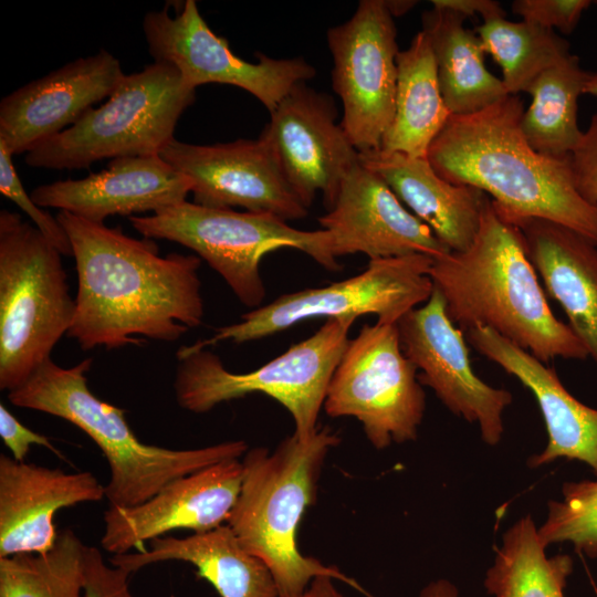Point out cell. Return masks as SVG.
<instances>
[{"label": "cell", "instance_id": "60d3db41", "mask_svg": "<svg viewBox=\"0 0 597 597\" xmlns=\"http://www.w3.org/2000/svg\"><path fill=\"white\" fill-rule=\"evenodd\" d=\"M386 2L388 6V9L390 10L394 17L406 13L416 3V1H386Z\"/></svg>", "mask_w": 597, "mask_h": 597}, {"label": "cell", "instance_id": "83f0119b", "mask_svg": "<svg viewBox=\"0 0 597 597\" xmlns=\"http://www.w3.org/2000/svg\"><path fill=\"white\" fill-rule=\"evenodd\" d=\"M596 77L569 53L533 82L527 91L532 103L521 119L533 149L553 158L570 157L584 134L577 122L578 97L588 94Z\"/></svg>", "mask_w": 597, "mask_h": 597}, {"label": "cell", "instance_id": "b9f144b4", "mask_svg": "<svg viewBox=\"0 0 597 597\" xmlns=\"http://www.w3.org/2000/svg\"><path fill=\"white\" fill-rule=\"evenodd\" d=\"M588 94L589 95H594V96H597V78L594 81V83L591 84L589 91H588Z\"/></svg>", "mask_w": 597, "mask_h": 597}, {"label": "cell", "instance_id": "5bb4252c", "mask_svg": "<svg viewBox=\"0 0 597 597\" xmlns=\"http://www.w3.org/2000/svg\"><path fill=\"white\" fill-rule=\"evenodd\" d=\"M446 306L443 295L433 286L427 302L400 318L397 326L402 352L421 371L419 381L453 415L478 425L482 441L494 447L502 439L503 415L513 396L473 371L463 331L450 320Z\"/></svg>", "mask_w": 597, "mask_h": 597}, {"label": "cell", "instance_id": "9c48e42d", "mask_svg": "<svg viewBox=\"0 0 597 597\" xmlns=\"http://www.w3.org/2000/svg\"><path fill=\"white\" fill-rule=\"evenodd\" d=\"M128 220L144 238L168 240L192 250L221 275L242 304L253 310L265 297L260 262L277 249L300 250L328 271L342 268L326 230H298L266 212H240L182 201Z\"/></svg>", "mask_w": 597, "mask_h": 597}, {"label": "cell", "instance_id": "7402d4cb", "mask_svg": "<svg viewBox=\"0 0 597 597\" xmlns=\"http://www.w3.org/2000/svg\"><path fill=\"white\" fill-rule=\"evenodd\" d=\"M104 496L105 485L91 472L67 473L1 454L0 557L50 551L59 534L54 514Z\"/></svg>", "mask_w": 597, "mask_h": 597}, {"label": "cell", "instance_id": "484cf974", "mask_svg": "<svg viewBox=\"0 0 597 597\" xmlns=\"http://www.w3.org/2000/svg\"><path fill=\"white\" fill-rule=\"evenodd\" d=\"M465 17L440 7L422 13V31L434 55L442 98L452 115L480 112L510 95L484 64V49Z\"/></svg>", "mask_w": 597, "mask_h": 597}, {"label": "cell", "instance_id": "8d00e7d4", "mask_svg": "<svg viewBox=\"0 0 597 597\" xmlns=\"http://www.w3.org/2000/svg\"><path fill=\"white\" fill-rule=\"evenodd\" d=\"M0 436L15 461L24 462L32 444L43 446L56 454L59 450L50 440L22 425L6 407L0 405Z\"/></svg>", "mask_w": 597, "mask_h": 597}, {"label": "cell", "instance_id": "d6a6232c", "mask_svg": "<svg viewBox=\"0 0 597 597\" xmlns=\"http://www.w3.org/2000/svg\"><path fill=\"white\" fill-rule=\"evenodd\" d=\"M13 155L7 145L0 140V192L14 202L42 234L61 252L72 255L70 239L56 217L39 207L27 193L12 163Z\"/></svg>", "mask_w": 597, "mask_h": 597}, {"label": "cell", "instance_id": "30bf717a", "mask_svg": "<svg viewBox=\"0 0 597 597\" xmlns=\"http://www.w3.org/2000/svg\"><path fill=\"white\" fill-rule=\"evenodd\" d=\"M431 264L432 258L425 254L369 260L367 268L355 276L281 295L242 314L240 322L219 327L211 337L185 347L200 350L224 341L247 343L315 317L356 320L374 314L378 323L397 324L430 297Z\"/></svg>", "mask_w": 597, "mask_h": 597}, {"label": "cell", "instance_id": "74e56055", "mask_svg": "<svg viewBox=\"0 0 597 597\" xmlns=\"http://www.w3.org/2000/svg\"><path fill=\"white\" fill-rule=\"evenodd\" d=\"M433 7L455 11L465 18L479 14L483 22L505 18L501 3L493 0H432Z\"/></svg>", "mask_w": 597, "mask_h": 597}, {"label": "cell", "instance_id": "d4e9b609", "mask_svg": "<svg viewBox=\"0 0 597 597\" xmlns=\"http://www.w3.org/2000/svg\"><path fill=\"white\" fill-rule=\"evenodd\" d=\"M167 561L193 565L220 597H280L270 569L242 547L228 524L184 538L157 537L149 549L113 555L109 563L132 574Z\"/></svg>", "mask_w": 597, "mask_h": 597}, {"label": "cell", "instance_id": "f35d334b", "mask_svg": "<svg viewBox=\"0 0 597 597\" xmlns=\"http://www.w3.org/2000/svg\"><path fill=\"white\" fill-rule=\"evenodd\" d=\"M294 597H345L331 577H316L308 587L300 595Z\"/></svg>", "mask_w": 597, "mask_h": 597}, {"label": "cell", "instance_id": "3957f363", "mask_svg": "<svg viewBox=\"0 0 597 597\" xmlns=\"http://www.w3.org/2000/svg\"><path fill=\"white\" fill-rule=\"evenodd\" d=\"M429 276L460 329L488 327L541 362L588 353L551 310L520 229L486 201L471 247L432 259Z\"/></svg>", "mask_w": 597, "mask_h": 597}, {"label": "cell", "instance_id": "603a6c76", "mask_svg": "<svg viewBox=\"0 0 597 597\" xmlns=\"http://www.w3.org/2000/svg\"><path fill=\"white\" fill-rule=\"evenodd\" d=\"M359 163L378 175L412 213L452 252L468 250L479 230L489 196L441 178L427 158L376 149Z\"/></svg>", "mask_w": 597, "mask_h": 597}, {"label": "cell", "instance_id": "d590c367", "mask_svg": "<svg viewBox=\"0 0 597 597\" xmlns=\"http://www.w3.org/2000/svg\"><path fill=\"white\" fill-rule=\"evenodd\" d=\"M570 167L579 193L597 205V114L591 117L579 145L570 155Z\"/></svg>", "mask_w": 597, "mask_h": 597}, {"label": "cell", "instance_id": "7c38bea8", "mask_svg": "<svg viewBox=\"0 0 597 597\" xmlns=\"http://www.w3.org/2000/svg\"><path fill=\"white\" fill-rule=\"evenodd\" d=\"M332 87L342 126L358 153L380 149L395 115L397 29L386 0H362L346 22L327 31Z\"/></svg>", "mask_w": 597, "mask_h": 597}, {"label": "cell", "instance_id": "ba28073f", "mask_svg": "<svg viewBox=\"0 0 597 597\" xmlns=\"http://www.w3.org/2000/svg\"><path fill=\"white\" fill-rule=\"evenodd\" d=\"M195 98L196 88L185 83L176 67L154 62L125 74L104 104L29 150L25 164L78 169L105 158L160 155Z\"/></svg>", "mask_w": 597, "mask_h": 597}, {"label": "cell", "instance_id": "4dcf8cb0", "mask_svg": "<svg viewBox=\"0 0 597 597\" xmlns=\"http://www.w3.org/2000/svg\"><path fill=\"white\" fill-rule=\"evenodd\" d=\"M475 32L485 53L500 65L501 80L512 95L527 93L545 70L570 53L568 42L555 31L523 20L485 21Z\"/></svg>", "mask_w": 597, "mask_h": 597}, {"label": "cell", "instance_id": "52a82bcc", "mask_svg": "<svg viewBox=\"0 0 597 597\" xmlns=\"http://www.w3.org/2000/svg\"><path fill=\"white\" fill-rule=\"evenodd\" d=\"M354 321L327 318L308 338L243 374L229 371L219 356L207 348L188 350L181 346L174 383L177 402L188 411L205 413L222 402L261 392L291 413L293 434L307 440L318 429L327 388L349 342Z\"/></svg>", "mask_w": 597, "mask_h": 597}, {"label": "cell", "instance_id": "836d02e7", "mask_svg": "<svg viewBox=\"0 0 597 597\" xmlns=\"http://www.w3.org/2000/svg\"><path fill=\"white\" fill-rule=\"evenodd\" d=\"M591 4L590 0H515L512 11L523 21L569 34Z\"/></svg>", "mask_w": 597, "mask_h": 597}, {"label": "cell", "instance_id": "d6986e66", "mask_svg": "<svg viewBox=\"0 0 597 597\" xmlns=\"http://www.w3.org/2000/svg\"><path fill=\"white\" fill-rule=\"evenodd\" d=\"M124 76L119 60L101 49L19 87L0 102V140L13 156L27 154L108 98Z\"/></svg>", "mask_w": 597, "mask_h": 597}, {"label": "cell", "instance_id": "44dd1931", "mask_svg": "<svg viewBox=\"0 0 597 597\" xmlns=\"http://www.w3.org/2000/svg\"><path fill=\"white\" fill-rule=\"evenodd\" d=\"M469 343L483 356L520 380L541 410L547 442L531 455L532 469L557 459L586 463L597 476V409L574 397L554 368L488 327L467 331Z\"/></svg>", "mask_w": 597, "mask_h": 597}, {"label": "cell", "instance_id": "8fae6325", "mask_svg": "<svg viewBox=\"0 0 597 597\" xmlns=\"http://www.w3.org/2000/svg\"><path fill=\"white\" fill-rule=\"evenodd\" d=\"M323 409L333 418L357 419L377 450L418 438L426 395L417 367L402 352L397 324L364 325L348 342Z\"/></svg>", "mask_w": 597, "mask_h": 597}, {"label": "cell", "instance_id": "e0dca14e", "mask_svg": "<svg viewBox=\"0 0 597 597\" xmlns=\"http://www.w3.org/2000/svg\"><path fill=\"white\" fill-rule=\"evenodd\" d=\"M242 476L240 459L224 460L168 482L142 504L109 505L104 513L103 549L125 554L175 530L205 533L227 524Z\"/></svg>", "mask_w": 597, "mask_h": 597}, {"label": "cell", "instance_id": "4316f807", "mask_svg": "<svg viewBox=\"0 0 597 597\" xmlns=\"http://www.w3.org/2000/svg\"><path fill=\"white\" fill-rule=\"evenodd\" d=\"M450 115L440 92L429 38L421 30L397 55L395 115L380 149L427 158L429 146Z\"/></svg>", "mask_w": 597, "mask_h": 597}, {"label": "cell", "instance_id": "e575fe53", "mask_svg": "<svg viewBox=\"0 0 597 597\" xmlns=\"http://www.w3.org/2000/svg\"><path fill=\"white\" fill-rule=\"evenodd\" d=\"M84 597H135L129 588L127 570L105 563L94 546L85 548Z\"/></svg>", "mask_w": 597, "mask_h": 597}, {"label": "cell", "instance_id": "8992f818", "mask_svg": "<svg viewBox=\"0 0 597 597\" xmlns=\"http://www.w3.org/2000/svg\"><path fill=\"white\" fill-rule=\"evenodd\" d=\"M61 252L17 212L0 211V388L51 358L75 315Z\"/></svg>", "mask_w": 597, "mask_h": 597}, {"label": "cell", "instance_id": "4fadbf2b", "mask_svg": "<svg viewBox=\"0 0 597 597\" xmlns=\"http://www.w3.org/2000/svg\"><path fill=\"white\" fill-rule=\"evenodd\" d=\"M143 32L154 62L176 67L190 87L210 83L238 86L270 113L297 83L316 74L302 57L259 54L258 62L252 63L234 55L228 41L209 28L195 0L181 2L174 15L166 9L147 12Z\"/></svg>", "mask_w": 597, "mask_h": 597}, {"label": "cell", "instance_id": "ffe728a7", "mask_svg": "<svg viewBox=\"0 0 597 597\" xmlns=\"http://www.w3.org/2000/svg\"><path fill=\"white\" fill-rule=\"evenodd\" d=\"M189 192V179L154 155L114 158L104 170L38 186L30 196L41 208L104 223L115 214L155 213L186 201Z\"/></svg>", "mask_w": 597, "mask_h": 597}, {"label": "cell", "instance_id": "2e32d148", "mask_svg": "<svg viewBox=\"0 0 597 597\" xmlns=\"http://www.w3.org/2000/svg\"><path fill=\"white\" fill-rule=\"evenodd\" d=\"M261 137L269 144L298 199L310 208L321 192L332 208L347 174L358 164V150L325 93L297 83L270 113Z\"/></svg>", "mask_w": 597, "mask_h": 597}, {"label": "cell", "instance_id": "7a4b0ae2", "mask_svg": "<svg viewBox=\"0 0 597 597\" xmlns=\"http://www.w3.org/2000/svg\"><path fill=\"white\" fill-rule=\"evenodd\" d=\"M523 113L522 100L510 94L480 112L451 114L429 146V164L444 180L489 195L512 223L546 219L597 245V205L579 193L570 157L533 149L521 128Z\"/></svg>", "mask_w": 597, "mask_h": 597}, {"label": "cell", "instance_id": "5b68a950", "mask_svg": "<svg viewBox=\"0 0 597 597\" xmlns=\"http://www.w3.org/2000/svg\"><path fill=\"white\" fill-rule=\"evenodd\" d=\"M92 359L69 368L51 358L18 388L9 401L62 418L85 432L101 449L109 467L105 496L109 505L130 507L154 496L168 482L249 450L243 440L197 449H168L142 442L125 419V411L98 399L87 386Z\"/></svg>", "mask_w": 597, "mask_h": 597}, {"label": "cell", "instance_id": "1f68e13d", "mask_svg": "<svg viewBox=\"0 0 597 597\" xmlns=\"http://www.w3.org/2000/svg\"><path fill=\"white\" fill-rule=\"evenodd\" d=\"M538 533L547 547L569 543L577 552L596 558L597 480L564 483L562 499L548 501Z\"/></svg>", "mask_w": 597, "mask_h": 597}, {"label": "cell", "instance_id": "f546056e", "mask_svg": "<svg viewBox=\"0 0 597 597\" xmlns=\"http://www.w3.org/2000/svg\"><path fill=\"white\" fill-rule=\"evenodd\" d=\"M85 548L64 528L45 553L0 557V597H84Z\"/></svg>", "mask_w": 597, "mask_h": 597}, {"label": "cell", "instance_id": "277c9868", "mask_svg": "<svg viewBox=\"0 0 597 597\" xmlns=\"http://www.w3.org/2000/svg\"><path fill=\"white\" fill-rule=\"evenodd\" d=\"M339 442L337 432L318 427L307 440L292 434L272 451L258 447L242 457L241 490L227 524L242 547L270 569L280 597L297 596L322 576L370 596L337 567L302 554L297 544L301 520L316 502L325 459Z\"/></svg>", "mask_w": 597, "mask_h": 597}, {"label": "cell", "instance_id": "9a60e30c", "mask_svg": "<svg viewBox=\"0 0 597 597\" xmlns=\"http://www.w3.org/2000/svg\"><path fill=\"white\" fill-rule=\"evenodd\" d=\"M160 156L189 179L195 203L221 209L241 207L285 221L308 214L261 136L214 145L174 138Z\"/></svg>", "mask_w": 597, "mask_h": 597}, {"label": "cell", "instance_id": "ab89813d", "mask_svg": "<svg viewBox=\"0 0 597 597\" xmlns=\"http://www.w3.org/2000/svg\"><path fill=\"white\" fill-rule=\"evenodd\" d=\"M418 597H461L458 587L449 579L438 578L427 583Z\"/></svg>", "mask_w": 597, "mask_h": 597}, {"label": "cell", "instance_id": "ac0fdd59", "mask_svg": "<svg viewBox=\"0 0 597 597\" xmlns=\"http://www.w3.org/2000/svg\"><path fill=\"white\" fill-rule=\"evenodd\" d=\"M318 222L329 233L336 258L363 253L369 260L411 254L436 259L451 252L378 175L359 161Z\"/></svg>", "mask_w": 597, "mask_h": 597}, {"label": "cell", "instance_id": "6da1fadb", "mask_svg": "<svg viewBox=\"0 0 597 597\" xmlns=\"http://www.w3.org/2000/svg\"><path fill=\"white\" fill-rule=\"evenodd\" d=\"M77 273L75 315L67 332L83 350L139 344L135 335L176 342L201 325L205 307L196 254L159 255L153 239H135L66 211Z\"/></svg>", "mask_w": 597, "mask_h": 597}, {"label": "cell", "instance_id": "f1b7e54d", "mask_svg": "<svg viewBox=\"0 0 597 597\" xmlns=\"http://www.w3.org/2000/svg\"><path fill=\"white\" fill-rule=\"evenodd\" d=\"M532 514L516 520L495 548L483 586L492 597H566L573 559L566 554L548 556Z\"/></svg>", "mask_w": 597, "mask_h": 597}, {"label": "cell", "instance_id": "cb8c5ba5", "mask_svg": "<svg viewBox=\"0 0 597 597\" xmlns=\"http://www.w3.org/2000/svg\"><path fill=\"white\" fill-rule=\"evenodd\" d=\"M545 291L597 365V245L559 223L530 218L514 222Z\"/></svg>", "mask_w": 597, "mask_h": 597}]
</instances>
